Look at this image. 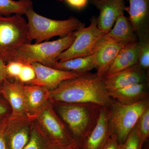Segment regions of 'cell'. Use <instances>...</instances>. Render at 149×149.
Masks as SVG:
<instances>
[{"mask_svg": "<svg viewBox=\"0 0 149 149\" xmlns=\"http://www.w3.org/2000/svg\"><path fill=\"white\" fill-rule=\"evenodd\" d=\"M50 149H82L77 143L59 144L52 142Z\"/></svg>", "mask_w": 149, "mask_h": 149, "instance_id": "f546056e", "label": "cell"}, {"mask_svg": "<svg viewBox=\"0 0 149 149\" xmlns=\"http://www.w3.org/2000/svg\"><path fill=\"white\" fill-rule=\"evenodd\" d=\"M72 8L78 10L85 8L88 4L89 0H61Z\"/></svg>", "mask_w": 149, "mask_h": 149, "instance_id": "83f0119b", "label": "cell"}, {"mask_svg": "<svg viewBox=\"0 0 149 149\" xmlns=\"http://www.w3.org/2000/svg\"><path fill=\"white\" fill-rule=\"evenodd\" d=\"M31 64L35 69L36 77L30 85L42 86L48 91L56 89L63 81L83 74L73 71L56 69L38 63H33Z\"/></svg>", "mask_w": 149, "mask_h": 149, "instance_id": "8fae6325", "label": "cell"}, {"mask_svg": "<svg viewBox=\"0 0 149 149\" xmlns=\"http://www.w3.org/2000/svg\"><path fill=\"white\" fill-rule=\"evenodd\" d=\"M53 104L63 120L68 125L74 141L81 146L95 127L101 107L92 103Z\"/></svg>", "mask_w": 149, "mask_h": 149, "instance_id": "7a4b0ae2", "label": "cell"}, {"mask_svg": "<svg viewBox=\"0 0 149 149\" xmlns=\"http://www.w3.org/2000/svg\"><path fill=\"white\" fill-rule=\"evenodd\" d=\"M148 107L149 99L129 105L113 100L110 107L111 123L120 145L124 143L141 115Z\"/></svg>", "mask_w": 149, "mask_h": 149, "instance_id": "8992f818", "label": "cell"}, {"mask_svg": "<svg viewBox=\"0 0 149 149\" xmlns=\"http://www.w3.org/2000/svg\"><path fill=\"white\" fill-rule=\"evenodd\" d=\"M127 11L139 42L149 39V0H128Z\"/></svg>", "mask_w": 149, "mask_h": 149, "instance_id": "4fadbf2b", "label": "cell"}, {"mask_svg": "<svg viewBox=\"0 0 149 149\" xmlns=\"http://www.w3.org/2000/svg\"><path fill=\"white\" fill-rule=\"evenodd\" d=\"M8 119L9 118L0 123V149H6L4 133Z\"/></svg>", "mask_w": 149, "mask_h": 149, "instance_id": "4dcf8cb0", "label": "cell"}, {"mask_svg": "<svg viewBox=\"0 0 149 149\" xmlns=\"http://www.w3.org/2000/svg\"><path fill=\"white\" fill-rule=\"evenodd\" d=\"M33 7L31 0H0V15L8 16L11 14L22 15Z\"/></svg>", "mask_w": 149, "mask_h": 149, "instance_id": "603a6c76", "label": "cell"}, {"mask_svg": "<svg viewBox=\"0 0 149 149\" xmlns=\"http://www.w3.org/2000/svg\"><path fill=\"white\" fill-rule=\"evenodd\" d=\"M105 76L90 72L62 82L48 92V100L54 102L92 103L100 107H111L113 100L109 95Z\"/></svg>", "mask_w": 149, "mask_h": 149, "instance_id": "6da1fadb", "label": "cell"}, {"mask_svg": "<svg viewBox=\"0 0 149 149\" xmlns=\"http://www.w3.org/2000/svg\"><path fill=\"white\" fill-rule=\"evenodd\" d=\"M148 80V73L138 64L123 71L105 76L104 83L107 91L109 92L138 83H147Z\"/></svg>", "mask_w": 149, "mask_h": 149, "instance_id": "9a60e30c", "label": "cell"}, {"mask_svg": "<svg viewBox=\"0 0 149 149\" xmlns=\"http://www.w3.org/2000/svg\"><path fill=\"white\" fill-rule=\"evenodd\" d=\"M140 46L139 41L125 45L118 54L105 76L115 74L138 64Z\"/></svg>", "mask_w": 149, "mask_h": 149, "instance_id": "e0dca14e", "label": "cell"}, {"mask_svg": "<svg viewBox=\"0 0 149 149\" xmlns=\"http://www.w3.org/2000/svg\"><path fill=\"white\" fill-rule=\"evenodd\" d=\"M75 38L72 33L55 41L24 44L18 49L14 61L29 64L38 63L52 67L58 56L70 47Z\"/></svg>", "mask_w": 149, "mask_h": 149, "instance_id": "5b68a950", "label": "cell"}, {"mask_svg": "<svg viewBox=\"0 0 149 149\" xmlns=\"http://www.w3.org/2000/svg\"><path fill=\"white\" fill-rule=\"evenodd\" d=\"M96 67L95 53L85 57L71 59L61 62L57 61L52 68L65 71H73L84 74L96 68Z\"/></svg>", "mask_w": 149, "mask_h": 149, "instance_id": "44dd1931", "label": "cell"}, {"mask_svg": "<svg viewBox=\"0 0 149 149\" xmlns=\"http://www.w3.org/2000/svg\"><path fill=\"white\" fill-rule=\"evenodd\" d=\"M114 24L113 28L107 34L110 38L124 45L139 42L133 25L124 13L118 16Z\"/></svg>", "mask_w": 149, "mask_h": 149, "instance_id": "ffe728a7", "label": "cell"}, {"mask_svg": "<svg viewBox=\"0 0 149 149\" xmlns=\"http://www.w3.org/2000/svg\"><path fill=\"white\" fill-rule=\"evenodd\" d=\"M51 143L35 120L32 123L29 141L23 149H50Z\"/></svg>", "mask_w": 149, "mask_h": 149, "instance_id": "7402d4cb", "label": "cell"}, {"mask_svg": "<svg viewBox=\"0 0 149 149\" xmlns=\"http://www.w3.org/2000/svg\"><path fill=\"white\" fill-rule=\"evenodd\" d=\"M113 134L110 108L101 107L95 127L80 146L82 149H102Z\"/></svg>", "mask_w": 149, "mask_h": 149, "instance_id": "30bf717a", "label": "cell"}, {"mask_svg": "<svg viewBox=\"0 0 149 149\" xmlns=\"http://www.w3.org/2000/svg\"><path fill=\"white\" fill-rule=\"evenodd\" d=\"M139 42L141 46L138 65L145 72L148 73L149 68V39Z\"/></svg>", "mask_w": 149, "mask_h": 149, "instance_id": "d4e9b609", "label": "cell"}, {"mask_svg": "<svg viewBox=\"0 0 149 149\" xmlns=\"http://www.w3.org/2000/svg\"><path fill=\"white\" fill-rule=\"evenodd\" d=\"M23 90L29 116L35 120V116L49 101V91L42 86L25 84Z\"/></svg>", "mask_w": 149, "mask_h": 149, "instance_id": "d6986e66", "label": "cell"}, {"mask_svg": "<svg viewBox=\"0 0 149 149\" xmlns=\"http://www.w3.org/2000/svg\"><path fill=\"white\" fill-rule=\"evenodd\" d=\"M124 46L106 34L95 53L96 73L100 76H105L118 54Z\"/></svg>", "mask_w": 149, "mask_h": 149, "instance_id": "2e32d148", "label": "cell"}, {"mask_svg": "<svg viewBox=\"0 0 149 149\" xmlns=\"http://www.w3.org/2000/svg\"><path fill=\"white\" fill-rule=\"evenodd\" d=\"M35 121L52 142L59 144L77 143L48 101L35 116Z\"/></svg>", "mask_w": 149, "mask_h": 149, "instance_id": "ba28073f", "label": "cell"}, {"mask_svg": "<svg viewBox=\"0 0 149 149\" xmlns=\"http://www.w3.org/2000/svg\"><path fill=\"white\" fill-rule=\"evenodd\" d=\"M145 143L136 125L124 143L120 145V149H142Z\"/></svg>", "mask_w": 149, "mask_h": 149, "instance_id": "cb8c5ba5", "label": "cell"}, {"mask_svg": "<svg viewBox=\"0 0 149 149\" xmlns=\"http://www.w3.org/2000/svg\"><path fill=\"white\" fill-rule=\"evenodd\" d=\"M29 117L8 119L4 133L6 149H23L29 141L32 122Z\"/></svg>", "mask_w": 149, "mask_h": 149, "instance_id": "9c48e42d", "label": "cell"}, {"mask_svg": "<svg viewBox=\"0 0 149 149\" xmlns=\"http://www.w3.org/2000/svg\"><path fill=\"white\" fill-rule=\"evenodd\" d=\"M136 125L140 135L146 142L149 137V107L141 115Z\"/></svg>", "mask_w": 149, "mask_h": 149, "instance_id": "484cf974", "label": "cell"}, {"mask_svg": "<svg viewBox=\"0 0 149 149\" xmlns=\"http://www.w3.org/2000/svg\"><path fill=\"white\" fill-rule=\"evenodd\" d=\"M148 82L129 85L108 92L113 100L123 104L129 105L148 99Z\"/></svg>", "mask_w": 149, "mask_h": 149, "instance_id": "ac0fdd59", "label": "cell"}, {"mask_svg": "<svg viewBox=\"0 0 149 149\" xmlns=\"http://www.w3.org/2000/svg\"><path fill=\"white\" fill-rule=\"evenodd\" d=\"M31 43L27 22L22 15H0V60L7 63L14 61L22 45Z\"/></svg>", "mask_w": 149, "mask_h": 149, "instance_id": "277c9868", "label": "cell"}, {"mask_svg": "<svg viewBox=\"0 0 149 149\" xmlns=\"http://www.w3.org/2000/svg\"><path fill=\"white\" fill-rule=\"evenodd\" d=\"M100 11L97 17V25L100 30L107 34L114 25L116 19L126 11L125 0H90Z\"/></svg>", "mask_w": 149, "mask_h": 149, "instance_id": "7c38bea8", "label": "cell"}, {"mask_svg": "<svg viewBox=\"0 0 149 149\" xmlns=\"http://www.w3.org/2000/svg\"><path fill=\"white\" fill-rule=\"evenodd\" d=\"M25 15L28 19L29 40L31 42L35 40L36 43L42 42L56 36L66 37L85 27L84 23L74 17L63 20L47 18L37 13L33 7L27 10Z\"/></svg>", "mask_w": 149, "mask_h": 149, "instance_id": "3957f363", "label": "cell"}, {"mask_svg": "<svg viewBox=\"0 0 149 149\" xmlns=\"http://www.w3.org/2000/svg\"><path fill=\"white\" fill-rule=\"evenodd\" d=\"M24 85L16 80L3 81V94L11 109L10 118L29 117Z\"/></svg>", "mask_w": 149, "mask_h": 149, "instance_id": "5bb4252c", "label": "cell"}, {"mask_svg": "<svg viewBox=\"0 0 149 149\" xmlns=\"http://www.w3.org/2000/svg\"><path fill=\"white\" fill-rule=\"evenodd\" d=\"M3 82H0V123L8 119L11 114V109L3 93Z\"/></svg>", "mask_w": 149, "mask_h": 149, "instance_id": "4316f807", "label": "cell"}, {"mask_svg": "<svg viewBox=\"0 0 149 149\" xmlns=\"http://www.w3.org/2000/svg\"><path fill=\"white\" fill-rule=\"evenodd\" d=\"M102 149H120V145L114 134L111 136Z\"/></svg>", "mask_w": 149, "mask_h": 149, "instance_id": "f1b7e54d", "label": "cell"}, {"mask_svg": "<svg viewBox=\"0 0 149 149\" xmlns=\"http://www.w3.org/2000/svg\"><path fill=\"white\" fill-rule=\"evenodd\" d=\"M91 24L72 32L75 40L68 49L61 53L56 58L57 61L85 57L95 53L106 33L98 28L97 17L91 18Z\"/></svg>", "mask_w": 149, "mask_h": 149, "instance_id": "52a82bcc", "label": "cell"}]
</instances>
